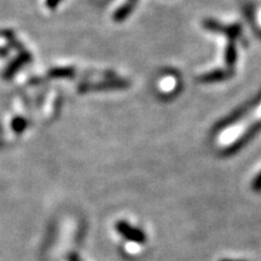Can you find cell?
Masks as SVG:
<instances>
[{"label":"cell","instance_id":"cell-2","mask_svg":"<svg viewBox=\"0 0 261 261\" xmlns=\"http://www.w3.org/2000/svg\"><path fill=\"white\" fill-rule=\"evenodd\" d=\"M253 189H254V190H260V189H261V173L259 175H257L255 179H254Z\"/></svg>","mask_w":261,"mask_h":261},{"label":"cell","instance_id":"cell-3","mask_svg":"<svg viewBox=\"0 0 261 261\" xmlns=\"http://www.w3.org/2000/svg\"><path fill=\"white\" fill-rule=\"evenodd\" d=\"M220 261H240V260H220Z\"/></svg>","mask_w":261,"mask_h":261},{"label":"cell","instance_id":"cell-1","mask_svg":"<svg viewBox=\"0 0 261 261\" xmlns=\"http://www.w3.org/2000/svg\"><path fill=\"white\" fill-rule=\"evenodd\" d=\"M116 230L117 232L123 238H126V240L130 241V242H135V243H144L145 241V234L142 232V231L138 230V228L130 226L128 223H126V221H119V223L116 224Z\"/></svg>","mask_w":261,"mask_h":261}]
</instances>
